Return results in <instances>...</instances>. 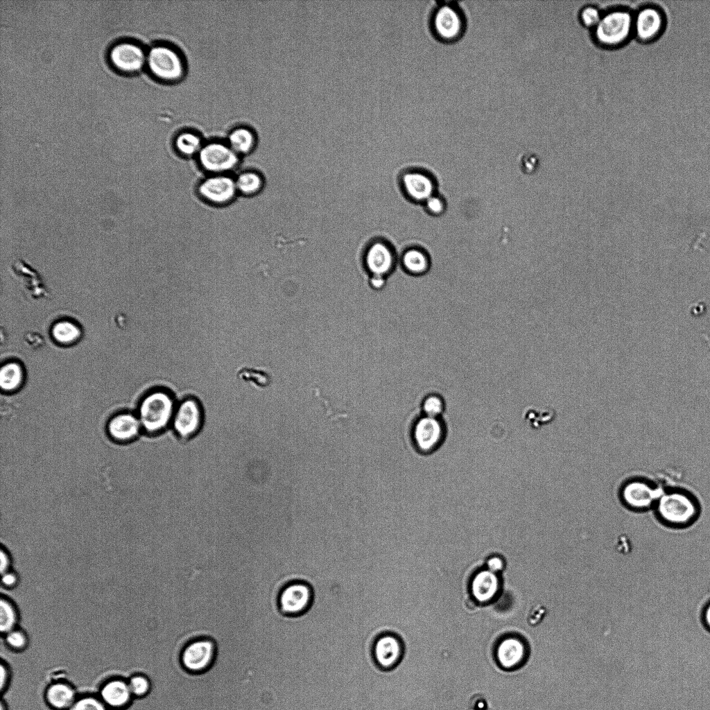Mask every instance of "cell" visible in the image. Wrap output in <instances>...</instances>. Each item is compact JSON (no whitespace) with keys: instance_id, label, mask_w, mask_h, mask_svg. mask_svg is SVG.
<instances>
[{"instance_id":"obj_33","label":"cell","mask_w":710,"mask_h":710,"mask_svg":"<svg viewBox=\"0 0 710 710\" xmlns=\"http://www.w3.org/2000/svg\"><path fill=\"white\" fill-rule=\"evenodd\" d=\"M424 415L439 417L444 410V402L438 395L427 396L422 402Z\"/></svg>"},{"instance_id":"obj_8","label":"cell","mask_w":710,"mask_h":710,"mask_svg":"<svg viewBox=\"0 0 710 710\" xmlns=\"http://www.w3.org/2000/svg\"><path fill=\"white\" fill-rule=\"evenodd\" d=\"M313 598V590L310 584L302 580H294L281 589L277 596V605L284 615L299 616L309 610Z\"/></svg>"},{"instance_id":"obj_9","label":"cell","mask_w":710,"mask_h":710,"mask_svg":"<svg viewBox=\"0 0 710 710\" xmlns=\"http://www.w3.org/2000/svg\"><path fill=\"white\" fill-rule=\"evenodd\" d=\"M203 422V410L199 401L187 397L176 406L171 426L179 439L189 440L199 433Z\"/></svg>"},{"instance_id":"obj_5","label":"cell","mask_w":710,"mask_h":710,"mask_svg":"<svg viewBox=\"0 0 710 710\" xmlns=\"http://www.w3.org/2000/svg\"><path fill=\"white\" fill-rule=\"evenodd\" d=\"M146 64L155 78L166 83L180 80L185 73L181 55L177 50L166 44H157L149 50Z\"/></svg>"},{"instance_id":"obj_42","label":"cell","mask_w":710,"mask_h":710,"mask_svg":"<svg viewBox=\"0 0 710 710\" xmlns=\"http://www.w3.org/2000/svg\"><path fill=\"white\" fill-rule=\"evenodd\" d=\"M701 620L704 628L710 632V601L705 605L702 609Z\"/></svg>"},{"instance_id":"obj_35","label":"cell","mask_w":710,"mask_h":710,"mask_svg":"<svg viewBox=\"0 0 710 710\" xmlns=\"http://www.w3.org/2000/svg\"><path fill=\"white\" fill-rule=\"evenodd\" d=\"M546 614L547 610L545 606L540 603L535 604L528 613V623L532 627L538 625L543 621Z\"/></svg>"},{"instance_id":"obj_17","label":"cell","mask_w":710,"mask_h":710,"mask_svg":"<svg viewBox=\"0 0 710 710\" xmlns=\"http://www.w3.org/2000/svg\"><path fill=\"white\" fill-rule=\"evenodd\" d=\"M141 430L139 418L127 413L114 417L107 424L110 438L119 444L132 442L138 437Z\"/></svg>"},{"instance_id":"obj_2","label":"cell","mask_w":710,"mask_h":710,"mask_svg":"<svg viewBox=\"0 0 710 710\" xmlns=\"http://www.w3.org/2000/svg\"><path fill=\"white\" fill-rule=\"evenodd\" d=\"M175 408V399L169 391L152 392L140 405L139 419L142 430L149 435L162 433L171 426Z\"/></svg>"},{"instance_id":"obj_26","label":"cell","mask_w":710,"mask_h":710,"mask_svg":"<svg viewBox=\"0 0 710 710\" xmlns=\"http://www.w3.org/2000/svg\"><path fill=\"white\" fill-rule=\"evenodd\" d=\"M175 147L184 156H192L199 153L203 146L200 136L190 131L178 134L175 139Z\"/></svg>"},{"instance_id":"obj_13","label":"cell","mask_w":710,"mask_h":710,"mask_svg":"<svg viewBox=\"0 0 710 710\" xmlns=\"http://www.w3.org/2000/svg\"><path fill=\"white\" fill-rule=\"evenodd\" d=\"M146 57L141 46L130 41L115 44L109 53L112 65L117 71L126 73L139 71L146 63Z\"/></svg>"},{"instance_id":"obj_10","label":"cell","mask_w":710,"mask_h":710,"mask_svg":"<svg viewBox=\"0 0 710 710\" xmlns=\"http://www.w3.org/2000/svg\"><path fill=\"white\" fill-rule=\"evenodd\" d=\"M405 647L401 638L394 633L379 635L372 647V655L376 666L383 670L397 668L404 656Z\"/></svg>"},{"instance_id":"obj_32","label":"cell","mask_w":710,"mask_h":710,"mask_svg":"<svg viewBox=\"0 0 710 710\" xmlns=\"http://www.w3.org/2000/svg\"><path fill=\"white\" fill-rule=\"evenodd\" d=\"M68 710H110L98 696L85 695L78 697Z\"/></svg>"},{"instance_id":"obj_4","label":"cell","mask_w":710,"mask_h":710,"mask_svg":"<svg viewBox=\"0 0 710 710\" xmlns=\"http://www.w3.org/2000/svg\"><path fill=\"white\" fill-rule=\"evenodd\" d=\"M429 27L436 39L452 42L460 39L465 32V15L456 2L438 1L431 12Z\"/></svg>"},{"instance_id":"obj_11","label":"cell","mask_w":710,"mask_h":710,"mask_svg":"<svg viewBox=\"0 0 710 710\" xmlns=\"http://www.w3.org/2000/svg\"><path fill=\"white\" fill-rule=\"evenodd\" d=\"M201 166L207 171L220 173L233 169L239 163V155L228 144L211 141L202 147L198 153Z\"/></svg>"},{"instance_id":"obj_41","label":"cell","mask_w":710,"mask_h":710,"mask_svg":"<svg viewBox=\"0 0 710 710\" xmlns=\"http://www.w3.org/2000/svg\"><path fill=\"white\" fill-rule=\"evenodd\" d=\"M12 561L8 553L3 549L1 551V574L10 571Z\"/></svg>"},{"instance_id":"obj_15","label":"cell","mask_w":710,"mask_h":710,"mask_svg":"<svg viewBox=\"0 0 710 710\" xmlns=\"http://www.w3.org/2000/svg\"><path fill=\"white\" fill-rule=\"evenodd\" d=\"M236 182L231 177L217 175L205 179L198 187L200 195L215 205L230 202L236 193Z\"/></svg>"},{"instance_id":"obj_44","label":"cell","mask_w":710,"mask_h":710,"mask_svg":"<svg viewBox=\"0 0 710 710\" xmlns=\"http://www.w3.org/2000/svg\"><path fill=\"white\" fill-rule=\"evenodd\" d=\"M0 710H9L6 702H5L3 699L1 700L0 702Z\"/></svg>"},{"instance_id":"obj_27","label":"cell","mask_w":710,"mask_h":710,"mask_svg":"<svg viewBox=\"0 0 710 710\" xmlns=\"http://www.w3.org/2000/svg\"><path fill=\"white\" fill-rule=\"evenodd\" d=\"M23 379L21 366L15 362L4 365L0 372V386L4 390H12L17 388Z\"/></svg>"},{"instance_id":"obj_29","label":"cell","mask_w":710,"mask_h":710,"mask_svg":"<svg viewBox=\"0 0 710 710\" xmlns=\"http://www.w3.org/2000/svg\"><path fill=\"white\" fill-rule=\"evenodd\" d=\"M80 334V329L69 321L58 322L52 328L53 338L62 344H70L76 341Z\"/></svg>"},{"instance_id":"obj_21","label":"cell","mask_w":710,"mask_h":710,"mask_svg":"<svg viewBox=\"0 0 710 710\" xmlns=\"http://www.w3.org/2000/svg\"><path fill=\"white\" fill-rule=\"evenodd\" d=\"M496 655L502 666L511 668L521 663L526 655V648L521 639L508 637L500 643Z\"/></svg>"},{"instance_id":"obj_36","label":"cell","mask_w":710,"mask_h":710,"mask_svg":"<svg viewBox=\"0 0 710 710\" xmlns=\"http://www.w3.org/2000/svg\"><path fill=\"white\" fill-rule=\"evenodd\" d=\"M467 710H492L485 695L476 693L471 696Z\"/></svg>"},{"instance_id":"obj_28","label":"cell","mask_w":710,"mask_h":710,"mask_svg":"<svg viewBox=\"0 0 710 710\" xmlns=\"http://www.w3.org/2000/svg\"><path fill=\"white\" fill-rule=\"evenodd\" d=\"M236 189L243 195L257 193L263 186L260 175L254 171H245L239 174L235 180Z\"/></svg>"},{"instance_id":"obj_19","label":"cell","mask_w":710,"mask_h":710,"mask_svg":"<svg viewBox=\"0 0 710 710\" xmlns=\"http://www.w3.org/2000/svg\"><path fill=\"white\" fill-rule=\"evenodd\" d=\"M78 696L69 683L57 681L50 684L44 691V700L51 710H68Z\"/></svg>"},{"instance_id":"obj_39","label":"cell","mask_w":710,"mask_h":710,"mask_svg":"<svg viewBox=\"0 0 710 710\" xmlns=\"http://www.w3.org/2000/svg\"><path fill=\"white\" fill-rule=\"evenodd\" d=\"M1 585L6 589H12L17 587L19 583L17 574L12 570L1 574Z\"/></svg>"},{"instance_id":"obj_31","label":"cell","mask_w":710,"mask_h":710,"mask_svg":"<svg viewBox=\"0 0 710 710\" xmlns=\"http://www.w3.org/2000/svg\"><path fill=\"white\" fill-rule=\"evenodd\" d=\"M6 646L12 651L22 652L28 646V634L18 627L3 635Z\"/></svg>"},{"instance_id":"obj_3","label":"cell","mask_w":710,"mask_h":710,"mask_svg":"<svg viewBox=\"0 0 710 710\" xmlns=\"http://www.w3.org/2000/svg\"><path fill=\"white\" fill-rule=\"evenodd\" d=\"M633 15L623 8L603 12L599 23L592 30L596 43L607 49L618 48L626 44L634 36Z\"/></svg>"},{"instance_id":"obj_7","label":"cell","mask_w":710,"mask_h":710,"mask_svg":"<svg viewBox=\"0 0 710 710\" xmlns=\"http://www.w3.org/2000/svg\"><path fill=\"white\" fill-rule=\"evenodd\" d=\"M217 643L210 637H200L187 643L182 649L180 662L191 674H202L211 668L217 657Z\"/></svg>"},{"instance_id":"obj_22","label":"cell","mask_w":710,"mask_h":710,"mask_svg":"<svg viewBox=\"0 0 710 710\" xmlns=\"http://www.w3.org/2000/svg\"><path fill=\"white\" fill-rule=\"evenodd\" d=\"M227 144L236 154H247L254 148L256 137L254 132L248 128H236L228 135Z\"/></svg>"},{"instance_id":"obj_25","label":"cell","mask_w":710,"mask_h":710,"mask_svg":"<svg viewBox=\"0 0 710 710\" xmlns=\"http://www.w3.org/2000/svg\"><path fill=\"white\" fill-rule=\"evenodd\" d=\"M402 264L407 272L413 275H421L428 270L429 261L422 250L413 248L404 252Z\"/></svg>"},{"instance_id":"obj_23","label":"cell","mask_w":710,"mask_h":710,"mask_svg":"<svg viewBox=\"0 0 710 710\" xmlns=\"http://www.w3.org/2000/svg\"><path fill=\"white\" fill-rule=\"evenodd\" d=\"M498 583L494 573L489 570L480 571L473 581L474 594L480 600L491 599L497 591Z\"/></svg>"},{"instance_id":"obj_1","label":"cell","mask_w":710,"mask_h":710,"mask_svg":"<svg viewBox=\"0 0 710 710\" xmlns=\"http://www.w3.org/2000/svg\"><path fill=\"white\" fill-rule=\"evenodd\" d=\"M653 509L657 519L671 528L689 527L701 512L697 497L690 491L678 487L661 490Z\"/></svg>"},{"instance_id":"obj_18","label":"cell","mask_w":710,"mask_h":710,"mask_svg":"<svg viewBox=\"0 0 710 710\" xmlns=\"http://www.w3.org/2000/svg\"><path fill=\"white\" fill-rule=\"evenodd\" d=\"M365 263L372 275L384 276L392 269L395 259L388 245L376 242L370 245L365 255Z\"/></svg>"},{"instance_id":"obj_43","label":"cell","mask_w":710,"mask_h":710,"mask_svg":"<svg viewBox=\"0 0 710 710\" xmlns=\"http://www.w3.org/2000/svg\"><path fill=\"white\" fill-rule=\"evenodd\" d=\"M370 284L374 289H381L386 284L384 276L372 275L370 279Z\"/></svg>"},{"instance_id":"obj_14","label":"cell","mask_w":710,"mask_h":710,"mask_svg":"<svg viewBox=\"0 0 710 710\" xmlns=\"http://www.w3.org/2000/svg\"><path fill=\"white\" fill-rule=\"evenodd\" d=\"M444 435L442 423L439 417L424 415L415 422L412 438L417 449L422 453H428L440 444Z\"/></svg>"},{"instance_id":"obj_38","label":"cell","mask_w":710,"mask_h":710,"mask_svg":"<svg viewBox=\"0 0 710 710\" xmlns=\"http://www.w3.org/2000/svg\"><path fill=\"white\" fill-rule=\"evenodd\" d=\"M425 202L426 209L432 214L438 215L444 211V202L438 196L432 195L425 201Z\"/></svg>"},{"instance_id":"obj_24","label":"cell","mask_w":710,"mask_h":710,"mask_svg":"<svg viewBox=\"0 0 710 710\" xmlns=\"http://www.w3.org/2000/svg\"><path fill=\"white\" fill-rule=\"evenodd\" d=\"M19 614L15 603L2 596L0 599V631L3 636L18 627Z\"/></svg>"},{"instance_id":"obj_16","label":"cell","mask_w":710,"mask_h":710,"mask_svg":"<svg viewBox=\"0 0 710 710\" xmlns=\"http://www.w3.org/2000/svg\"><path fill=\"white\" fill-rule=\"evenodd\" d=\"M98 697L110 710H124L133 698L128 680L120 677L105 682L101 686Z\"/></svg>"},{"instance_id":"obj_6","label":"cell","mask_w":710,"mask_h":710,"mask_svg":"<svg viewBox=\"0 0 710 710\" xmlns=\"http://www.w3.org/2000/svg\"><path fill=\"white\" fill-rule=\"evenodd\" d=\"M661 490L657 484L644 477L634 476L621 485L618 496L622 504L634 512L653 509Z\"/></svg>"},{"instance_id":"obj_30","label":"cell","mask_w":710,"mask_h":710,"mask_svg":"<svg viewBox=\"0 0 710 710\" xmlns=\"http://www.w3.org/2000/svg\"><path fill=\"white\" fill-rule=\"evenodd\" d=\"M128 682L133 698L144 699L148 697L153 690L152 680L144 673L133 675Z\"/></svg>"},{"instance_id":"obj_12","label":"cell","mask_w":710,"mask_h":710,"mask_svg":"<svg viewBox=\"0 0 710 710\" xmlns=\"http://www.w3.org/2000/svg\"><path fill=\"white\" fill-rule=\"evenodd\" d=\"M665 26V15L657 6H645L633 15L634 36L641 42H650L657 39Z\"/></svg>"},{"instance_id":"obj_20","label":"cell","mask_w":710,"mask_h":710,"mask_svg":"<svg viewBox=\"0 0 710 710\" xmlns=\"http://www.w3.org/2000/svg\"><path fill=\"white\" fill-rule=\"evenodd\" d=\"M404 188L407 195L413 200L426 201L433 195L434 186L432 180L426 174L413 171L404 175Z\"/></svg>"},{"instance_id":"obj_40","label":"cell","mask_w":710,"mask_h":710,"mask_svg":"<svg viewBox=\"0 0 710 710\" xmlns=\"http://www.w3.org/2000/svg\"><path fill=\"white\" fill-rule=\"evenodd\" d=\"M487 567L489 571L496 573L503 570L504 567V562L502 559L499 557H490L487 562Z\"/></svg>"},{"instance_id":"obj_37","label":"cell","mask_w":710,"mask_h":710,"mask_svg":"<svg viewBox=\"0 0 710 710\" xmlns=\"http://www.w3.org/2000/svg\"><path fill=\"white\" fill-rule=\"evenodd\" d=\"M0 691L3 694L8 689L11 679V671L8 664L1 661L0 664Z\"/></svg>"},{"instance_id":"obj_34","label":"cell","mask_w":710,"mask_h":710,"mask_svg":"<svg viewBox=\"0 0 710 710\" xmlns=\"http://www.w3.org/2000/svg\"><path fill=\"white\" fill-rule=\"evenodd\" d=\"M603 15V12L595 6H587L584 7L579 13L580 23L591 31L598 25Z\"/></svg>"}]
</instances>
